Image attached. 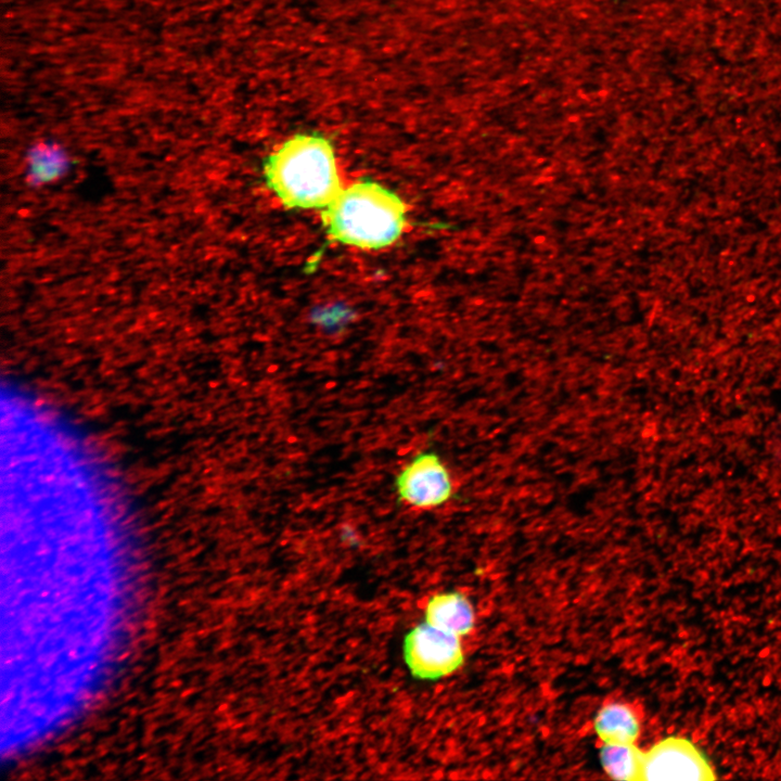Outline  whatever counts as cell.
<instances>
[{"instance_id":"obj_1","label":"cell","mask_w":781,"mask_h":781,"mask_svg":"<svg viewBox=\"0 0 781 781\" xmlns=\"http://www.w3.org/2000/svg\"><path fill=\"white\" fill-rule=\"evenodd\" d=\"M269 188L289 208H325L343 189L331 142L317 133H298L267 159Z\"/></svg>"},{"instance_id":"obj_2","label":"cell","mask_w":781,"mask_h":781,"mask_svg":"<svg viewBox=\"0 0 781 781\" xmlns=\"http://www.w3.org/2000/svg\"><path fill=\"white\" fill-rule=\"evenodd\" d=\"M322 221L335 241L363 249L394 243L406 226V206L392 191L372 181L342 189L322 209Z\"/></svg>"},{"instance_id":"obj_3","label":"cell","mask_w":781,"mask_h":781,"mask_svg":"<svg viewBox=\"0 0 781 781\" xmlns=\"http://www.w3.org/2000/svg\"><path fill=\"white\" fill-rule=\"evenodd\" d=\"M402 654L411 675L436 680L453 674L464 661L460 637L422 623L404 638Z\"/></svg>"},{"instance_id":"obj_4","label":"cell","mask_w":781,"mask_h":781,"mask_svg":"<svg viewBox=\"0 0 781 781\" xmlns=\"http://www.w3.org/2000/svg\"><path fill=\"white\" fill-rule=\"evenodd\" d=\"M716 778L708 757L686 737H666L643 752L641 781H709Z\"/></svg>"},{"instance_id":"obj_5","label":"cell","mask_w":781,"mask_h":781,"mask_svg":"<svg viewBox=\"0 0 781 781\" xmlns=\"http://www.w3.org/2000/svg\"><path fill=\"white\" fill-rule=\"evenodd\" d=\"M399 500L418 510H431L454 495L451 474L443 460L431 451L417 454L397 475Z\"/></svg>"},{"instance_id":"obj_6","label":"cell","mask_w":781,"mask_h":781,"mask_svg":"<svg viewBox=\"0 0 781 781\" xmlns=\"http://www.w3.org/2000/svg\"><path fill=\"white\" fill-rule=\"evenodd\" d=\"M424 622L449 633L462 637L474 627V611L465 596L458 591L432 596L425 606Z\"/></svg>"},{"instance_id":"obj_7","label":"cell","mask_w":781,"mask_h":781,"mask_svg":"<svg viewBox=\"0 0 781 781\" xmlns=\"http://www.w3.org/2000/svg\"><path fill=\"white\" fill-rule=\"evenodd\" d=\"M71 164L61 144L52 140L37 141L25 155V180L34 188L55 182L68 172Z\"/></svg>"},{"instance_id":"obj_8","label":"cell","mask_w":781,"mask_h":781,"mask_svg":"<svg viewBox=\"0 0 781 781\" xmlns=\"http://www.w3.org/2000/svg\"><path fill=\"white\" fill-rule=\"evenodd\" d=\"M593 728L603 743H635L640 733V721L631 706L613 702L600 708Z\"/></svg>"},{"instance_id":"obj_9","label":"cell","mask_w":781,"mask_h":781,"mask_svg":"<svg viewBox=\"0 0 781 781\" xmlns=\"http://www.w3.org/2000/svg\"><path fill=\"white\" fill-rule=\"evenodd\" d=\"M643 752L635 743H603L600 750V763L612 779L641 781Z\"/></svg>"}]
</instances>
